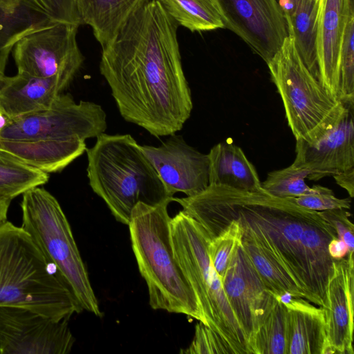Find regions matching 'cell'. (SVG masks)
<instances>
[{
  "label": "cell",
  "instance_id": "obj_1",
  "mask_svg": "<svg viewBox=\"0 0 354 354\" xmlns=\"http://www.w3.org/2000/svg\"><path fill=\"white\" fill-rule=\"evenodd\" d=\"M178 26L158 0H147L102 48L100 71L121 116L155 137L181 130L193 109Z\"/></svg>",
  "mask_w": 354,
  "mask_h": 354
},
{
  "label": "cell",
  "instance_id": "obj_2",
  "mask_svg": "<svg viewBox=\"0 0 354 354\" xmlns=\"http://www.w3.org/2000/svg\"><path fill=\"white\" fill-rule=\"evenodd\" d=\"M209 238L230 221L252 236L281 262L305 293V299L325 307V292L333 259L328 245L338 238L321 215L263 189L248 192L209 185L193 196L174 198Z\"/></svg>",
  "mask_w": 354,
  "mask_h": 354
},
{
  "label": "cell",
  "instance_id": "obj_3",
  "mask_svg": "<svg viewBox=\"0 0 354 354\" xmlns=\"http://www.w3.org/2000/svg\"><path fill=\"white\" fill-rule=\"evenodd\" d=\"M87 176L93 192L116 221L128 225L135 205L173 201L154 167L129 134L102 133L86 148Z\"/></svg>",
  "mask_w": 354,
  "mask_h": 354
},
{
  "label": "cell",
  "instance_id": "obj_4",
  "mask_svg": "<svg viewBox=\"0 0 354 354\" xmlns=\"http://www.w3.org/2000/svg\"><path fill=\"white\" fill-rule=\"evenodd\" d=\"M0 306L27 308L57 321L82 310L29 234L8 221L0 225Z\"/></svg>",
  "mask_w": 354,
  "mask_h": 354
},
{
  "label": "cell",
  "instance_id": "obj_5",
  "mask_svg": "<svg viewBox=\"0 0 354 354\" xmlns=\"http://www.w3.org/2000/svg\"><path fill=\"white\" fill-rule=\"evenodd\" d=\"M170 203L135 205L128 224L132 250L148 288L150 306L184 314L205 324L196 296L174 256L167 211Z\"/></svg>",
  "mask_w": 354,
  "mask_h": 354
},
{
  "label": "cell",
  "instance_id": "obj_6",
  "mask_svg": "<svg viewBox=\"0 0 354 354\" xmlns=\"http://www.w3.org/2000/svg\"><path fill=\"white\" fill-rule=\"evenodd\" d=\"M170 234L175 258L196 296L205 325L218 334L234 354H250L222 279L211 262L207 232L181 210L171 219Z\"/></svg>",
  "mask_w": 354,
  "mask_h": 354
},
{
  "label": "cell",
  "instance_id": "obj_7",
  "mask_svg": "<svg viewBox=\"0 0 354 354\" xmlns=\"http://www.w3.org/2000/svg\"><path fill=\"white\" fill-rule=\"evenodd\" d=\"M21 227L82 307L102 316L71 226L57 200L39 186L22 194Z\"/></svg>",
  "mask_w": 354,
  "mask_h": 354
},
{
  "label": "cell",
  "instance_id": "obj_8",
  "mask_svg": "<svg viewBox=\"0 0 354 354\" xmlns=\"http://www.w3.org/2000/svg\"><path fill=\"white\" fill-rule=\"evenodd\" d=\"M266 64L295 140L313 142L337 117L344 104L333 98L307 68L292 35H288Z\"/></svg>",
  "mask_w": 354,
  "mask_h": 354
},
{
  "label": "cell",
  "instance_id": "obj_9",
  "mask_svg": "<svg viewBox=\"0 0 354 354\" xmlns=\"http://www.w3.org/2000/svg\"><path fill=\"white\" fill-rule=\"evenodd\" d=\"M106 127V115L100 105L77 103L71 94L61 93L47 109L8 120L0 139L85 140L97 138Z\"/></svg>",
  "mask_w": 354,
  "mask_h": 354
},
{
  "label": "cell",
  "instance_id": "obj_10",
  "mask_svg": "<svg viewBox=\"0 0 354 354\" xmlns=\"http://www.w3.org/2000/svg\"><path fill=\"white\" fill-rule=\"evenodd\" d=\"M79 26L51 21L23 36L12 50L17 73L37 77H75L84 59L77 41Z\"/></svg>",
  "mask_w": 354,
  "mask_h": 354
},
{
  "label": "cell",
  "instance_id": "obj_11",
  "mask_svg": "<svg viewBox=\"0 0 354 354\" xmlns=\"http://www.w3.org/2000/svg\"><path fill=\"white\" fill-rule=\"evenodd\" d=\"M67 320L33 310L0 306V354H66L75 338Z\"/></svg>",
  "mask_w": 354,
  "mask_h": 354
},
{
  "label": "cell",
  "instance_id": "obj_12",
  "mask_svg": "<svg viewBox=\"0 0 354 354\" xmlns=\"http://www.w3.org/2000/svg\"><path fill=\"white\" fill-rule=\"evenodd\" d=\"M225 28L267 63L288 36L278 0H217Z\"/></svg>",
  "mask_w": 354,
  "mask_h": 354
},
{
  "label": "cell",
  "instance_id": "obj_13",
  "mask_svg": "<svg viewBox=\"0 0 354 354\" xmlns=\"http://www.w3.org/2000/svg\"><path fill=\"white\" fill-rule=\"evenodd\" d=\"M222 283L252 354L255 336L274 304L275 295L261 280L241 241L234 250Z\"/></svg>",
  "mask_w": 354,
  "mask_h": 354
},
{
  "label": "cell",
  "instance_id": "obj_14",
  "mask_svg": "<svg viewBox=\"0 0 354 354\" xmlns=\"http://www.w3.org/2000/svg\"><path fill=\"white\" fill-rule=\"evenodd\" d=\"M343 104L339 113L313 142L296 140L292 165L308 170L310 180L354 168V103Z\"/></svg>",
  "mask_w": 354,
  "mask_h": 354
},
{
  "label": "cell",
  "instance_id": "obj_15",
  "mask_svg": "<svg viewBox=\"0 0 354 354\" xmlns=\"http://www.w3.org/2000/svg\"><path fill=\"white\" fill-rule=\"evenodd\" d=\"M140 148L171 196L182 192L193 196L209 186L208 155L189 145L181 136L172 134L160 146Z\"/></svg>",
  "mask_w": 354,
  "mask_h": 354
},
{
  "label": "cell",
  "instance_id": "obj_16",
  "mask_svg": "<svg viewBox=\"0 0 354 354\" xmlns=\"http://www.w3.org/2000/svg\"><path fill=\"white\" fill-rule=\"evenodd\" d=\"M353 253L335 259L325 292V354H353Z\"/></svg>",
  "mask_w": 354,
  "mask_h": 354
},
{
  "label": "cell",
  "instance_id": "obj_17",
  "mask_svg": "<svg viewBox=\"0 0 354 354\" xmlns=\"http://www.w3.org/2000/svg\"><path fill=\"white\" fill-rule=\"evenodd\" d=\"M352 13L354 0L318 1L316 49L319 81L338 101L342 43L348 19Z\"/></svg>",
  "mask_w": 354,
  "mask_h": 354
},
{
  "label": "cell",
  "instance_id": "obj_18",
  "mask_svg": "<svg viewBox=\"0 0 354 354\" xmlns=\"http://www.w3.org/2000/svg\"><path fill=\"white\" fill-rule=\"evenodd\" d=\"M74 77H37L18 73L0 78V108L10 120L49 108Z\"/></svg>",
  "mask_w": 354,
  "mask_h": 354
},
{
  "label": "cell",
  "instance_id": "obj_19",
  "mask_svg": "<svg viewBox=\"0 0 354 354\" xmlns=\"http://www.w3.org/2000/svg\"><path fill=\"white\" fill-rule=\"evenodd\" d=\"M279 297L287 310L288 354H325L327 340L323 308L303 297L290 295Z\"/></svg>",
  "mask_w": 354,
  "mask_h": 354
},
{
  "label": "cell",
  "instance_id": "obj_20",
  "mask_svg": "<svg viewBox=\"0 0 354 354\" xmlns=\"http://www.w3.org/2000/svg\"><path fill=\"white\" fill-rule=\"evenodd\" d=\"M86 149L85 140H1L0 149L26 165L50 174L62 171Z\"/></svg>",
  "mask_w": 354,
  "mask_h": 354
},
{
  "label": "cell",
  "instance_id": "obj_21",
  "mask_svg": "<svg viewBox=\"0 0 354 354\" xmlns=\"http://www.w3.org/2000/svg\"><path fill=\"white\" fill-rule=\"evenodd\" d=\"M207 155L209 185H224L248 192L262 189L254 166L239 147L227 142H219Z\"/></svg>",
  "mask_w": 354,
  "mask_h": 354
},
{
  "label": "cell",
  "instance_id": "obj_22",
  "mask_svg": "<svg viewBox=\"0 0 354 354\" xmlns=\"http://www.w3.org/2000/svg\"><path fill=\"white\" fill-rule=\"evenodd\" d=\"M278 1L286 21L288 33L294 36L297 50L304 64L319 81L316 49L319 0L317 1L278 0Z\"/></svg>",
  "mask_w": 354,
  "mask_h": 354
},
{
  "label": "cell",
  "instance_id": "obj_23",
  "mask_svg": "<svg viewBox=\"0 0 354 354\" xmlns=\"http://www.w3.org/2000/svg\"><path fill=\"white\" fill-rule=\"evenodd\" d=\"M147 0H79L82 24L91 27L102 46H107L130 16Z\"/></svg>",
  "mask_w": 354,
  "mask_h": 354
},
{
  "label": "cell",
  "instance_id": "obj_24",
  "mask_svg": "<svg viewBox=\"0 0 354 354\" xmlns=\"http://www.w3.org/2000/svg\"><path fill=\"white\" fill-rule=\"evenodd\" d=\"M241 244L261 280L272 293L305 298L304 292L289 272L252 236L242 231Z\"/></svg>",
  "mask_w": 354,
  "mask_h": 354
},
{
  "label": "cell",
  "instance_id": "obj_25",
  "mask_svg": "<svg viewBox=\"0 0 354 354\" xmlns=\"http://www.w3.org/2000/svg\"><path fill=\"white\" fill-rule=\"evenodd\" d=\"M51 21L23 2L13 11L0 6V78L5 75L10 53L17 41Z\"/></svg>",
  "mask_w": 354,
  "mask_h": 354
},
{
  "label": "cell",
  "instance_id": "obj_26",
  "mask_svg": "<svg viewBox=\"0 0 354 354\" xmlns=\"http://www.w3.org/2000/svg\"><path fill=\"white\" fill-rule=\"evenodd\" d=\"M178 24L192 32L225 28L217 0H158Z\"/></svg>",
  "mask_w": 354,
  "mask_h": 354
},
{
  "label": "cell",
  "instance_id": "obj_27",
  "mask_svg": "<svg viewBox=\"0 0 354 354\" xmlns=\"http://www.w3.org/2000/svg\"><path fill=\"white\" fill-rule=\"evenodd\" d=\"M48 178V174L0 149V195L13 199L30 188L46 184Z\"/></svg>",
  "mask_w": 354,
  "mask_h": 354
},
{
  "label": "cell",
  "instance_id": "obj_28",
  "mask_svg": "<svg viewBox=\"0 0 354 354\" xmlns=\"http://www.w3.org/2000/svg\"><path fill=\"white\" fill-rule=\"evenodd\" d=\"M252 354H288L287 310L278 295L255 336Z\"/></svg>",
  "mask_w": 354,
  "mask_h": 354
},
{
  "label": "cell",
  "instance_id": "obj_29",
  "mask_svg": "<svg viewBox=\"0 0 354 354\" xmlns=\"http://www.w3.org/2000/svg\"><path fill=\"white\" fill-rule=\"evenodd\" d=\"M310 174L307 169L299 168L292 164L284 169L268 173L261 183V187L267 193L279 198H296L310 194V187L305 179Z\"/></svg>",
  "mask_w": 354,
  "mask_h": 354
},
{
  "label": "cell",
  "instance_id": "obj_30",
  "mask_svg": "<svg viewBox=\"0 0 354 354\" xmlns=\"http://www.w3.org/2000/svg\"><path fill=\"white\" fill-rule=\"evenodd\" d=\"M239 223L232 220L220 227L211 237L208 246L211 262L220 277H223L234 250L241 241Z\"/></svg>",
  "mask_w": 354,
  "mask_h": 354
},
{
  "label": "cell",
  "instance_id": "obj_31",
  "mask_svg": "<svg viewBox=\"0 0 354 354\" xmlns=\"http://www.w3.org/2000/svg\"><path fill=\"white\" fill-rule=\"evenodd\" d=\"M354 13L350 15L344 33L339 65V96L343 103H354Z\"/></svg>",
  "mask_w": 354,
  "mask_h": 354
},
{
  "label": "cell",
  "instance_id": "obj_32",
  "mask_svg": "<svg viewBox=\"0 0 354 354\" xmlns=\"http://www.w3.org/2000/svg\"><path fill=\"white\" fill-rule=\"evenodd\" d=\"M54 21L82 25L79 0H21Z\"/></svg>",
  "mask_w": 354,
  "mask_h": 354
},
{
  "label": "cell",
  "instance_id": "obj_33",
  "mask_svg": "<svg viewBox=\"0 0 354 354\" xmlns=\"http://www.w3.org/2000/svg\"><path fill=\"white\" fill-rule=\"evenodd\" d=\"M181 353L185 354H234L227 342L212 328L199 322L195 327L194 339Z\"/></svg>",
  "mask_w": 354,
  "mask_h": 354
},
{
  "label": "cell",
  "instance_id": "obj_34",
  "mask_svg": "<svg viewBox=\"0 0 354 354\" xmlns=\"http://www.w3.org/2000/svg\"><path fill=\"white\" fill-rule=\"evenodd\" d=\"M312 187L313 188L312 193L292 198L293 201L303 207L318 212L351 208L350 198H338L332 189L322 185H315Z\"/></svg>",
  "mask_w": 354,
  "mask_h": 354
},
{
  "label": "cell",
  "instance_id": "obj_35",
  "mask_svg": "<svg viewBox=\"0 0 354 354\" xmlns=\"http://www.w3.org/2000/svg\"><path fill=\"white\" fill-rule=\"evenodd\" d=\"M322 217L335 229L337 237L348 247V253L354 250V225L349 219L351 214L346 209H333L320 212Z\"/></svg>",
  "mask_w": 354,
  "mask_h": 354
},
{
  "label": "cell",
  "instance_id": "obj_36",
  "mask_svg": "<svg viewBox=\"0 0 354 354\" xmlns=\"http://www.w3.org/2000/svg\"><path fill=\"white\" fill-rule=\"evenodd\" d=\"M336 183L344 188L351 198L354 196V168L333 176Z\"/></svg>",
  "mask_w": 354,
  "mask_h": 354
},
{
  "label": "cell",
  "instance_id": "obj_37",
  "mask_svg": "<svg viewBox=\"0 0 354 354\" xmlns=\"http://www.w3.org/2000/svg\"><path fill=\"white\" fill-rule=\"evenodd\" d=\"M328 252L333 259H340L346 257L348 253V249L342 240L336 238L329 242Z\"/></svg>",
  "mask_w": 354,
  "mask_h": 354
},
{
  "label": "cell",
  "instance_id": "obj_38",
  "mask_svg": "<svg viewBox=\"0 0 354 354\" xmlns=\"http://www.w3.org/2000/svg\"><path fill=\"white\" fill-rule=\"evenodd\" d=\"M12 198L0 195V225L7 221L8 208Z\"/></svg>",
  "mask_w": 354,
  "mask_h": 354
},
{
  "label": "cell",
  "instance_id": "obj_39",
  "mask_svg": "<svg viewBox=\"0 0 354 354\" xmlns=\"http://www.w3.org/2000/svg\"><path fill=\"white\" fill-rule=\"evenodd\" d=\"M21 3V0H0V6L7 10L13 11Z\"/></svg>",
  "mask_w": 354,
  "mask_h": 354
},
{
  "label": "cell",
  "instance_id": "obj_40",
  "mask_svg": "<svg viewBox=\"0 0 354 354\" xmlns=\"http://www.w3.org/2000/svg\"><path fill=\"white\" fill-rule=\"evenodd\" d=\"M8 119L5 116L3 113L1 108H0V133L3 127L6 126L7 122H8Z\"/></svg>",
  "mask_w": 354,
  "mask_h": 354
},
{
  "label": "cell",
  "instance_id": "obj_41",
  "mask_svg": "<svg viewBox=\"0 0 354 354\" xmlns=\"http://www.w3.org/2000/svg\"><path fill=\"white\" fill-rule=\"evenodd\" d=\"M312 1H317L318 0H310Z\"/></svg>",
  "mask_w": 354,
  "mask_h": 354
}]
</instances>
